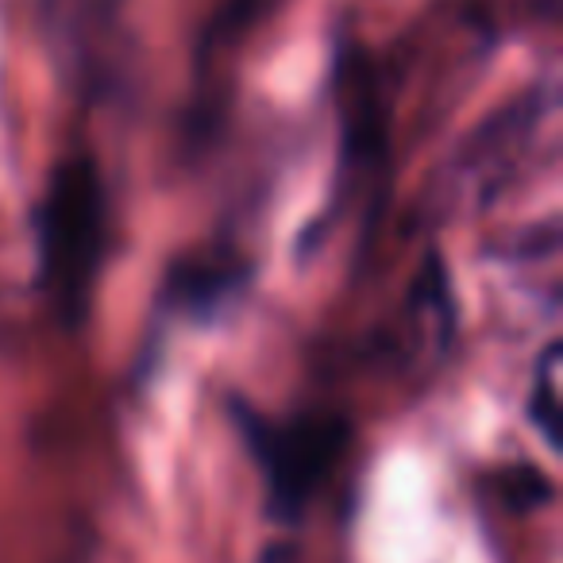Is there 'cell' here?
Wrapping results in <instances>:
<instances>
[{"mask_svg": "<svg viewBox=\"0 0 563 563\" xmlns=\"http://www.w3.org/2000/svg\"><path fill=\"white\" fill-rule=\"evenodd\" d=\"M40 282L66 324L93 306L104 258V186L93 158L74 155L51 170L35 209Z\"/></svg>", "mask_w": 563, "mask_h": 563, "instance_id": "6da1fadb", "label": "cell"}, {"mask_svg": "<svg viewBox=\"0 0 563 563\" xmlns=\"http://www.w3.org/2000/svg\"><path fill=\"white\" fill-rule=\"evenodd\" d=\"M235 424L266 486V501L278 517L294 521L321 494L344 452V424L329 417L274 421L258 409H235Z\"/></svg>", "mask_w": 563, "mask_h": 563, "instance_id": "7a4b0ae2", "label": "cell"}, {"mask_svg": "<svg viewBox=\"0 0 563 563\" xmlns=\"http://www.w3.org/2000/svg\"><path fill=\"white\" fill-rule=\"evenodd\" d=\"M555 417H560V383H555V344H548L529 394V421L537 424L548 444H555Z\"/></svg>", "mask_w": 563, "mask_h": 563, "instance_id": "3957f363", "label": "cell"}, {"mask_svg": "<svg viewBox=\"0 0 563 563\" xmlns=\"http://www.w3.org/2000/svg\"><path fill=\"white\" fill-rule=\"evenodd\" d=\"M255 563H301V552L294 540H271V544L258 552Z\"/></svg>", "mask_w": 563, "mask_h": 563, "instance_id": "277c9868", "label": "cell"}]
</instances>
